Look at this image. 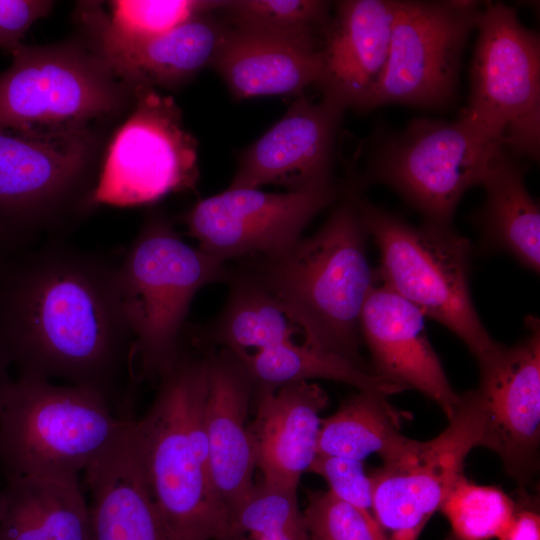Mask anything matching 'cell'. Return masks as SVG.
<instances>
[{
	"label": "cell",
	"mask_w": 540,
	"mask_h": 540,
	"mask_svg": "<svg viewBox=\"0 0 540 540\" xmlns=\"http://www.w3.org/2000/svg\"><path fill=\"white\" fill-rule=\"evenodd\" d=\"M132 347L116 264L51 240L0 268V349L17 376L95 388L114 402L133 376Z\"/></svg>",
	"instance_id": "cell-1"
},
{
	"label": "cell",
	"mask_w": 540,
	"mask_h": 540,
	"mask_svg": "<svg viewBox=\"0 0 540 540\" xmlns=\"http://www.w3.org/2000/svg\"><path fill=\"white\" fill-rule=\"evenodd\" d=\"M357 186L312 236L269 258L241 267L276 300L305 337V344L373 370L360 354V315L376 282L356 205ZM374 371V370H373Z\"/></svg>",
	"instance_id": "cell-2"
},
{
	"label": "cell",
	"mask_w": 540,
	"mask_h": 540,
	"mask_svg": "<svg viewBox=\"0 0 540 540\" xmlns=\"http://www.w3.org/2000/svg\"><path fill=\"white\" fill-rule=\"evenodd\" d=\"M207 354L181 350L159 378L135 432L147 482L169 540H220L229 512L210 477L204 427Z\"/></svg>",
	"instance_id": "cell-3"
},
{
	"label": "cell",
	"mask_w": 540,
	"mask_h": 540,
	"mask_svg": "<svg viewBox=\"0 0 540 540\" xmlns=\"http://www.w3.org/2000/svg\"><path fill=\"white\" fill-rule=\"evenodd\" d=\"M231 270L185 242L172 222L150 215L116 264L121 305L133 338L137 379H159L182 350L191 303L206 285L228 282Z\"/></svg>",
	"instance_id": "cell-4"
},
{
	"label": "cell",
	"mask_w": 540,
	"mask_h": 540,
	"mask_svg": "<svg viewBox=\"0 0 540 540\" xmlns=\"http://www.w3.org/2000/svg\"><path fill=\"white\" fill-rule=\"evenodd\" d=\"M135 419L116 414L101 391L17 376L0 420L6 480L23 476L78 479Z\"/></svg>",
	"instance_id": "cell-5"
},
{
	"label": "cell",
	"mask_w": 540,
	"mask_h": 540,
	"mask_svg": "<svg viewBox=\"0 0 540 540\" xmlns=\"http://www.w3.org/2000/svg\"><path fill=\"white\" fill-rule=\"evenodd\" d=\"M93 129L39 133L0 127V239L13 251L60 234L93 205L100 168Z\"/></svg>",
	"instance_id": "cell-6"
},
{
	"label": "cell",
	"mask_w": 540,
	"mask_h": 540,
	"mask_svg": "<svg viewBox=\"0 0 540 540\" xmlns=\"http://www.w3.org/2000/svg\"><path fill=\"white\" fill-rule=\"evenodd\" d=\"M356 205L380 252L377 281L458 336L477 360L499 343L485 329L469 288L471 243L451 226H414L360 198Z\"/></svg>",
	"instance_id": "cell-7"
},
{
	"label": "cell",
	"mask_w": 540,
	"mask_h": 540,
	"mask_svg": "<svg viewBox=\"0 0 540 540\" xmlns=\"http://www.w3.org/2000/svg\"><path fill=\"white\" fill-rule=\"evenodd\" d=\"M0 73V127L70 133L117 116L134 91L82 41L21 44Z\"/></svg>",
	"instance_id": "cell-8"
},
{
	"label": "cell",
	"mask_w": 540,
	"mask_h": 540,
	"mask_svg": "<svg viewBox=\"0 0 540 540\" xmlns=\"http://www.w3.org/2000/svg\"><path fill=\"white\" fill-rule=\"evenodd\" d=\"M502 148L462 116L453 122L414 118L379 142L365 182L395 190L426 223L451 226L460 200L482 185Z\"/></svg>",
	"instance_id": "cell-9"
},
{
	"label": "cell",
	"mask_w": 540,
	"mask_h": 540,
	"mask_svg": "<svg viewBox=\"0 0 540 540\" xmlns=\"http://www.w3.org/2000/svg\"><path fill=\"white\" fill-rule=\"evenodd\" d=\"M471 63V90L461 116L512 156L536 160L540 144V39L516 10L486 2Z\"/></svg>",
	"instance_id": "cell-10"
},
{
	"label": "cell",
	"mask_w": 540,
	"mask_h": 540,
	"mask_svg": "<svg viewBox=\"0 0 540 540\" xmlns=\"http://www.w3.org/2000/svg\"><path fill=\"white\" fill-rule=\"evenodd\" d=\"M133 91L132 109L100 164L93 205H147L198 181V142L174 99L149 87Z\"/></svg>",
	"instance_id": "cell-11"
},
{
	"label": "cell",
	"mask_w": 540,
	"mask_h": 540,
	"mask_svg": "<svg viewBox=\"0 0 540 540\" xmlns=\"http://www.w3.org/2000/svg\"><path fill=\"white\" fill-rule=\"evenodd\" d=\"M485 423L476 390L460 395L448 426L428 441L407 438L370 475L373 515L386 540H417L439 510L468 453L481 446Z\"/></svg>",
	"instance_id": "cell-12"
},
{
	"label": "cell",
	"mask_w": 540,
	"mask_h": 540,
	"mask_svg": "<svg viewBox=\"0 0 540 540\" xmlns=\"http://www.w3.org/2000/svg\"><path fill=\"white\" fill-rule=\"evenodd\" d=\"M482 7L476 1H396L388 59L370 109L386 104L448 106Z\"/></svg>",
	"instance_id": "cell-13"
},
{
	"label": "cell",
	"mask_w": 540,
	"mask_h": 540,
	"mask_svg": "<svg viewBox=\"0 0 540 540\" xmlns=\"http://www.w3.org/2000/svg\"><path fill=\"white\" fill-rule=\"evenodd\" d=\"M337 196L334 182L284 193L228 187L198 201L181 221L198 248L220 261L269 258L297 243Z\"/></svg>",
	"instance_id": "cell-14"
},
{
	"label": "cell",
	"mask_w": 540,
	"mask_h": 540,
	"mask_svg": "<svg viewBox=\"0 0 540 540\" xmlns=\"http://www.w3.org/2000/svg\"><path fill=\"white\" fill-rule=\"evenodd\" d=\"M526 336L477 360L476 392L485 413L481 446L495 452L506 472L527 484L538 470L540 442V322L527 316Z\"/></svg>",
	"instance_id": "cell-15"
},
{
	"label": "cell",
	"mask_w": 540,
	"mask_h": 540,
	"mask_svg": "<svg viewBox=\"0 0 540 540\" xmlns=\"http://www.w3.org/2000/svg\"><path fill=\"white\" fill-rule=\"evenodd\" d=\"M344 111L327 98L314 102L300 95L271 128L240 153L229 187L274 184L299 191L332 183L336 137Z\"/></svg>",
	"instance_id": "cell-16"
},
{
	"label": "cell",
	"mask_w": 540,
	"mask_h": 540,
	"mask_svg": "<svg viewBox=\"0 0 540 540\" xmlns=\"http://www.w3.org/2000/svg\"><path fill=\"white\" fill-rule=\"evenodd\" d=\"M360 332L376 374L420 391L448 420L453 417L460 395L446 377L429 342L425 316L417 307L376 279L361 311Z\"/></svg>",
	"instance_id": "cell-17"
},
{
	"label": "cell",
	"mask_w": 540,
	"mask_h": 540,
	"mask_svg": "<svg viewBox=\"0 0 540 540\" xmlns=\"http://www.w3.org/2000/svg\"><path fill=\"white\" fill-rule=\"evenodd\" d=\"M396 0H345L336 3L321 37L323 97L346 109L369 110L384 72Z\"/></svg>",
	"instance_id": "cell-18"
},
{
	"label": "cell",
	"mask_w": 540,
	"mask_h": 540,
	"mask_svg": "<svg viewBox=\"0 0 540 540\" xmlns=\"http://www.w3.org/2000/svg\"><path fill=\"white\" fill-rule=\"evenodd\" d=\"M212 12L197 15L148 39L128 40L81 23L85 43L121 82L136 87L176 88L212 63L229 26Z\"/></svg>",
	"instance_id": "cell-19"
},
{
	"label": "cell",
	"mask_w": 540,
	"mask_h": 540,
	"mask_svg": "<svg viewBox=\"0 0 540 540\" xmlns=\"http://www.w3.org/2000/svg\"><path fill=\"white\" fill-rule=\"evenodd\" d=\"M208 390L204 427L212 484L230 514L255 484V452L248 423L253 384L241 360L230 350L207 353ZM229 524V523H228Z\"/></svg>",
	"instance_id": "cell-20"
},
{
	"label": "cell",
	"mask_w": 540,
	"mask_h": 540,
	"mask_svg": "<svg viewBox=\"0 0 540 540\" xmlns=\"http://www.w3.org/2000/svg\"><path fill=\"white\" fill-rule=\"evenodd\" d=\"M256 414L249 429L263 483L297 490L317 456L320 412L328 396L319 385L301 381L274 391L253 392Z\"/></svg>",
	"instance_id": "cell-21"
},
{
	"label": "cell",
	"mask_w": 540,
	"mask_h": 540,
	"mask_svg": "<svg viewBox=\"0 0 540 540\" xmlns=\"http://www.w3.org/2000/svg\"><path fill=\"white\" fill-rule=\"evenodd\" d=\"M135 420L84 471L91 540H169L145 475Z\"/></svg>",
	"instance_id": "cell-22"
},
{
	"label": "cell",
	"mask_w": 540,
	"mask_h": 540,
	"mask_svg": "<svg viewBox=\"0 0 540 540\" xmlns=\"http://www.w3.org/2000/svg\"><path fill=\"white\" fill-rule=\"evenodd\" d=\"M321 40L229 27L212 67L235 99L302 95L321 72Z\"/></svg>",
	"instance_id": "cell-23"
},
{
	"label": "cell",
	"mask_w": 540,
	"mask_h": 540,
	"mask_svg": "<svg viewBox=\"0 0 540 540\" xmlns=\"http://www.w3.org/2000/svg\"><path fill=\"white\" fill-rule=\"evenodd\" d=\"M0 493V540H91L78 479L23 476Z\"/></svg>",
	"instance_id": "cell-24"
},
{
	"label": "cell",
	"mask_w": 540,
	"mask_h": 540,
	"mask_svg": "<svg viewBox=\"0 0 540 540\" xmlns=\"http://www.w3.org/2000/svg\"><path fill=\"white\" fill-rule=\"evenodd\" d=\"M525 168L502 148L482 185L486 197L471 220L480 231L484 251H502L539 272L540 210L524 181Z\"/></svg>",
	"instance_id": "cell-25"
},
{
	"label": "cell",
	"mask_w": 540,
	"mask_h": 540,
	"mask_svg": "<svg viewBox=\"0 0 540 540\" xmlns=\"http://www.w3.org/2000/svg\"><path fill=\"white\" fill-rule=\"evenodd\" d=\"M245 366L253 392L274 391L277 388L310 379H328L349 384L359 391L385 397L407 388L376 374L336 353L298 345L292 340L251 354L233 352Z\"/></svg>",
	"instance_id": "cell-26"
},
{
	"label": "cell",
	"mask_w": 540,
	"mask_h": 540,
	"mask_svg": "<svg viewBox=\"0 0 540 540\" xmlns=\"http://www.w3.org/2000/svg\"><path fill=\"white\" fill-rule=\"evenodd\" d=\"M230 291L219 314L199 334L203 344L233 352L260 351L291 341L299 329L272 295L250 274L231 270Z\"/></svg>",
	"instance_id": "cell-27"
},
{
	"label": "cell",
	"mask_w": 540,
	"mask_h": 540,
	"mask_svg": "<svg viewBox=\"0 0 540 540\" xmlns=\"http://www.w3.org/2000/svg\"><path fill=\"white\" fill-rule=\"evenodd\" d=\"M409 414L392 406L386 397L359 391L331 416L321 419L317 455L363 461L377 453L382 460L396 453L407 440L401 433Z\"/></svg>",
	"instance_id": "cell-28"
},
{
	"label": "cell",
	"mask_w": 540,
	"mask_h": 540,
	"mask_svg": "<svg viewBox=\"0 0 540 540\" xmlns=\"http://www.w3.org/2000/svg\"><path fill=\"white\" fill-rule=\"evenodd\" d=\"M224 1L205 0H116L108 10L97 2H83L80 23L91 25L115 37L143 40L164 34L187 20L217 11Z\"/></svg>",
	"instance_id": "cell-29"
},
{
	"label": "cell",
	"mask_w": 540,
	"mask_h": 540,
	"mask_svg": "<svg viewBox=\"0 0 540 540\" xmlns=\"http://www.w3.org/2000/svg\"><path fill=\"white\" fill-rule=\"evenodd\" d=\"M516 508L500 488L475 484L461 473L439 510L451 527L448 540H491L506 530Z\"/></svg>",
	"instance_id": "cell-30"
},
{
	"label": "cell",
	"mask_w": 540,
	"mask_h": 540,
	"mask_svg": "<svg viewBox=\"0 0 540 540\" xmlns=\"http://www.w3.org/2000/svg\"><path fill=\"white\" fill-rule=\"evenodd\" d=\"M330 6L320 0H236L224 1L218 10L231 27L321 40Z\"/></svg>",
	"instance_id": "cell-31"
},
{
	"label": "cell",
	"mask_w": 540,
	"mask_h": 540,
	"mask_svg": "<svg viewBox=\"0 0 540 540\" xmlns=\"http://www.w3.org/2000/svg\"><path fill=\"white\" fill-rule=\"evenodd\" d=\"M304 522L296 490L262 482L230 514L228 528L220 540H249Z\"/></svg>",
	"instance_id": "cell-32"
},
{
	"label": "cell",
	"mask_w": 540,
	"mask_h": 540,
	"mask_svg": "<svg viewBox=\"0 0 540 540\" xmlns=\"http://www.w3.org/2000/svg\"><path fill=\"white\" fill-rule=\"evenodd\" d=\"M307 498L303 516L311 540H386L375 519L329 490L310 492Z\"/></svg>",
	"instance_id": "cell-33"
},
{
	"label": "cell",
	"mask_w": 540,
	"mask_h": 540,
	"mask_svg": "<svg viewBox=\"0 0 540 540\" xmlns=\"http://www.w3.org/2000/svg\"><path fill=\"white\" fill-rule=\"evenodd\" d=\"M308 471L324 478L329 485V491L336 498L375 519L371 480L364 470L362 461L317 455Z\"/></svg>",
	"instance_id": "cell-34"
},
{
	"label": "cell",
	"mask_w": 540,
	"mask_h": 540,
	"mask_svg": "<svg viewBox=\"0 0 540 540\" xmlns=\"http://www.w3.org/2000/svg\"><path fill=\"white\" fill-rule=\"evenodd\" d=\"M53 5L47 0H0V48L12 53L32 24L46 17Z\"/></svg>",
	"instance_id": "cell-35"
},
{
	"label": "cell",
	"mask_w": 540,
	"mask_h": 540,
	"mask_svg": "<svg viewBox=\"0 0 540 540\" xmlns=\"http://www.w3.org/2000/svg\"><path fill=\"white\" fill-rule=\"evenodd\" d=\"M498 540H540V517L529 508L518 509Z\"/></svg>",
	"instance_id": "cell-36"
},
{
	"label": "cell",
	"mask_w": 540,
	"mask_h": 540,
	"mask_svg": "<svg viewBox=\"0 0 540 540\" xmlns=\"http://www.w3.org/2000/svg\"><path fill=\"white\" fill-rule=\"evenodd\" d=\"M249 540H311L305 522L281 531L262 535Z\"/></svg>",
	"instance_id": "cell-37"
},
{
	"label": "cell",
	"mask_w": 540,
	"mask_h": 540,
	"mask_svg": "<svg viewBox=\"0 0 540 540\" xmlns=\"http://www.w3.org/2000/svg\"><path fill=\"white\" fill-rule=\"evenodd\" d=\"M10 367L11 365L7 357L0 349V420H1V413H2L5 396H6L8 387L13 380L9 372Z\"/></svg>",
	"instance_id": "cell-38"
},
{
	"label": "cell",
	"mask_w": 540,
	"mask_h": 540,
	"mask_svg": "<svg viewBox=\"0 0 540 540\" xmlns=\"http://www.w3.org/2000/svg\"><path fill=\"white\" fill-rule=\"evenodd\" d=\"M15 253L0 239V268L9 256Z\"/></svg>",
	"instance_id": "cell-39"
},
{
	"label": "cell",
	"mask_w": 540,
	"mask_h": 540,
	"mask_svg": "<svg viewBox=\"0 0 540 540\" xmlns=\"http://www.w3.org/2000/svg\"><path fill=\"white\" fill-rule=\"evenodd\" d=\"M0 515H1V501H0Z\"/></svg>",
	"instance_id": "cell-40"
}]
</instances>
